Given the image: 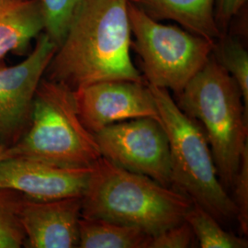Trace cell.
Returning a JSON list of instances; mask_svg holds the SVG:
<instances>
[{
    "mask_svg": "<svg viewBox=\"0 0 248 248\" xmlns=\"http://www.w3.org/2000/svg\"><path fill=\"white\" fill-rule=\"evenodd\" d=\"M92 169L64 168L13 155L0 160V187L39 201L82 198Z\"/></svg>",
    "mask_w": 248,
    "mask_h": 248,
    "instance_id": "10",
    "label": "cell"
},
{
    "mask_svg": "<svg viewBox=\"0 0 248 248\" xmlns=\"http://www.w3.org/2000/svg\"><path fill=\"white\" fill-rule=\"evenodd\" d=\"M11 147L15 155L64 168H92L102 157L80 119L75 91L46 78L36 91L29 128Z\"/></svg>",
    "mask_w": 248,
    "mask_h": 248,
    "instance_id": "4",
    "label": "cell"
},
{
    "mask_svg": "<svg viewBox=\"0 0 248 248\" xmlns=\"http://www.w3.org/2000/svg\"><path fill=\"white\" fill-rule=\"evenodd\" d=\"M177 96V106L206 134L222 186L232 187L248 147V115L237 83L212 53Z\"/></svg>",
    "mask_w": 248,
    "mask_h": 248,
    "instance_id": "3",
    "label": "cell"
},
{
    "mask_svg": "<svg viewBox=\"0 0 248 248\" xmlns=\"http://www.w3.org/2000/svg\"><path fill=\"white\" fill-rule=\"evenodd\" d=\"M18 216L27 248H78L81 198L39 201L24 196Z\"/></svg>",
    "mask_w": 248,
    "mask_h": 248,
    "instance_id": "11",
    "label": "cell"
},
{
    "mask_svg": "<svg viewBox=\"0 0 248 248\" xmlns=\"http://www.w3.org/2000/svg\"><path fill=\"white\" fill-rule=\"evenodd\" d=\"M26 59L7 66L0 62V145L11 147L25 134L36 91L58 46L42 32Z\"/></svg>",
    "mask_w": 248,
    "mask_h": 248,
    "instance_id": "8",
    "label": "cell"
},
{
    "mask_svg": "<svg viewBox=\"0 0 248 248\" xmlns=\"http://www.w3.org/2000/svg\"><path fill=\"white\" fill-rule=\"evenodd\" d=\"M128 0H83L46 78L74 91L111 80L144 81L131 57Z\"/></svg>",
    "mask_w": 248,
    "mask_h": 248,
    "instance_id": "1",
    "label": "cell"
},
{
    "mask_svg": "<svg viewBox=\"0 0 248 248\" xmlns=\"http://www.w3.org/2000/svg\"><path fill=\"white\" fill-rule=\"evenodd\" d=\"M195 235L189 224L184 221L169 229L151 235L147 248H188L194 247Z\"/></svg>",
    "mask_w": 248,
    "mask_h": 248,
    "instance_id": "20",
    "label": "cell"
},
{
    "mask_svg": "<svg viewBox=\"0 0 248 248\" xmlns=\"http://www.w3.org/2000/svg\"><path fill=\"white\" fill-rule=\"evenodd\" d=\"M102 157L123 169L171 186L169 138L160 120L142 117L94 133Z\"/></svg>",
    "mask_w": 248,
    "mask_h": 248,
    "instance_id": "7",
    "label": "cell"
},
{
    "mask_svg": "<svg viewBox=\"0 0 248 248\" xmlns=\"http://www.w3.org/2000/svg\"><path fill=\"white\" fill-rule=\"evenodd\" d=\"M148 86L169 138L171 186L219 222L235 219L234 204L219 178L202 128L179 108L169 90Z\"/></svg>",
    "mask_w": 248,
    "mask_h": 248,
    "instance_id": "5",
    "label": "cell"
},
{
    "mask_svg": "<svg viewBox=\"0 0 248 248\" xmlns=\"http://www.w3.org/2000/svg\"><path fill=\"white\" fill-rule=\"evenodd\" d=\"M45 31L39 0H28L0 12V62L10 52L25 51Z\"/></svg>",
    "mask_w": 248,
    "mask_h": 248,
    "instance_id": "13",
    "label": "cell"
},
{
    "mask_svg": "<svg viewBox=\"0 0 248 248\" xmlns=\"http://www.w3.org/2000/svg\"><path fill=\"white\" fill-rule=\"evenodd\" d=\"M24 196L0 187V248H19L26 236L19 221V206Z\"/></svg>",
    "mask_w": 248,
    "mask_h": 248,
    "instance_id": "17",
    "label": "cell"
},
{
    "mask_svg": "<svg viewBox=\"0 0 248 248\" xmlns=\"http://www.w3.org/2000/svg\"><path fill=\"white\" fill-rule=\"evenodd\" d=\"M152 18L176 21L196 35L216 43L222 34L215 20V0H128Z\"/></svg>",
    "mask_w": 248,
    "mask_h": 248,
    "instance_id": "12",
    "label": "cell"
},
{
    "mask_svg": "<svg viewBox=\"0 0 248 248\" xmlns=\"http://www.w3.org/2000/svg\"><path fill=\"white\" fill-rule=\"evenodd\" d=\"M13 155H14V151L12 149V147L0 145V160L4 159L9 156H13Z\"/></svg>",
    "mask_w": 248,
    "mask_h": 248,
    "instance_id": "23",
    "label": "cell"
},
{
    "mask_svg": "<svg viewBox=\"0 0 248 248\" xmlns=\"http://www.w3.org/2000/svg\"><path fill=\"white\" fill-rule=\"evenodd\" d=\"M82 217L137 227L151 235L185 221L192 201L172 186L123 169L104 157L93 166Z\"/></svg>",
    "mask_w": 248,
    "mask_h": 248,
    "instance_id": "2",
    "label": "cell"
},
{
    "mask_svg": "<svg viewBox=\"0 0 248 248\" xmlns=\"http://www.w3.org/2000/svg\"><path fill=\"white\" fill-rule=\"evenodd\" d=\"M28 0H0V12Z\"/></svg>",
    "mask_w": 248,
    "mask_h": 248,
    "instance_id": "22",
    "label": "cell"
},
{
    "mask_svg": "<svg viewBox=\"0 0 248 248\" xmlns=\"http://www.w3.org/2000/svg\"><path fill=\"white\" fill-rule=\"evenodd\" d=\"M233 197L232 198L235 210L236 220L244 234L248 233V147L245 150L239 170L233 181Z\"/></svg>",
    "mask_w": 248,
    "mask_h": 248,
    "instance_id": "19",
    "label": "cell"
},
{
    "mask_svg": "<svg viewBox=\"0 0 248 248\" xmlns=\"http://www.w3.org/2000/svg\"><path fill=\"white\" fill-rule=\"evenodd\" d=\"M132 46L147 84L179 94L209 61L215 43L174 25L160 23L129 2Z\"/></svg>",
    "mask_w": 248,
    "mask_h": 248,
    "instance_id": "6",
    "label": "cell"
},
{
    "mask_svg": "<svg viewBox=\"0 0 248 248\" xmlns=\"http://www.w3.org/2000/svg\"><path fill=\"white\" fill-rule=\"evenodd\" d=\"M39 1L45 18V32L59 46L83 0Z\"/></svg>",
    "mask_w": 248,
    "mask_h": 248,
    "instance_id": "18",
    "label": "cell"
},
{
    "mask_svg": "<svg viewBox=\"0 0 248 248\" xmlns=\"http://www.w3.org/2000/svg\"><path fill=\"white\" fill-rule=\"evenodd\" d=\"M248 0H215V20L222 34L230 21L244 8Z\"/></svg>",
    "mask_w": 248,
    "mask_h": 248,
    "instance_id": "21",
    "label": "cell"
},
{
    "mask_svg": "<svg viewBox=\"0 0 248 248\" xmlns=\"http://www.w3.org/2000/svg\"><path fill=\"white\" fill-rule=\"evenodd\" d=\"M75 93L80 119L92 133L110 124L136 118L160 120L155 100L144 81H103Z\"/></svg>",
    "mask_w": 248,
    "mask_h": 248,
    "instance_id": "9",
    "label": "cell"
},
{
    "mask_svg": "<svg viewBox=\"0 0 248 248\" xmlns=\"http://www.w3.org/2000/svg\"><path fill=\"white\" fill-rule=\"evenodd\" d=\"M213 56L222 67L230 74L231 77L239 87L245 111L248 115V53L244 45L237 38H220L215 43Z\"/></svg>",
    "mask_w": 248,
    "mask_h": 248,
    "instance_id": "16",
    "label": "cell"
},
{
    "mask_svg": "<svg viewBox=\"0 0 248 248\" xmlns=\"http://www.w3.org/2000/svg\"><path fill=\"white\" fill-rule=\"evenodd\" d=\"M151 234L137 227L103 219L81 217V248H147Z\"/></svg>",
    "mask_w": 248,
    "mask_h": 248,
    "instance_id": "14",
    "label": "cell"
},
{
    "mask_svg": "<svg viewBox=\"0 0 248 248\" xmlns=\"http://www.w3.org/2000/svg\"><path fill=\"white\" fill-rule=\"evenodd\" d=\"M202 248H247L248 240L224 230L220 222L201 206L193 203L185 216Z\"/></svg>",
    "mask_w": 248,
    "mask_h": 248,
    "instance_id": "15",
    "label": "cell"
}]
</instances>
